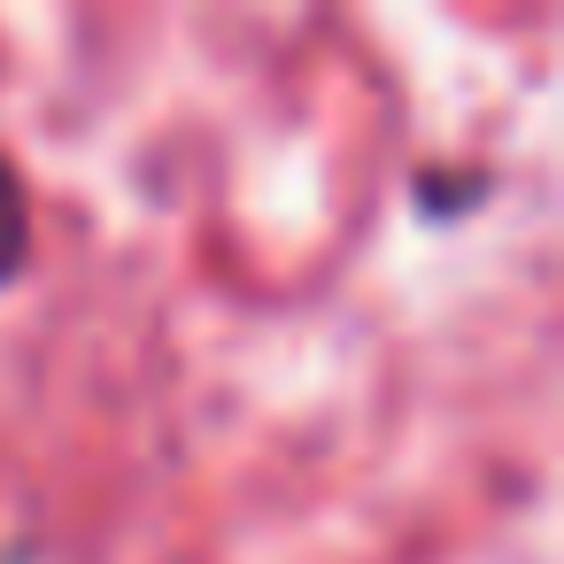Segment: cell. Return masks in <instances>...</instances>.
<instances>
[{
    "instance_id": "obj_1",
    "label": "cell",
    "mask_w": 564,
    "mask_h": 564,
    "mask_svg": "<svg viewBox=\"0 0 564 564\" xmlns=\"http://www.w3.org/2000/svg\"><path fill=\"white\" fill-rule=\"evenodd\" d=\"M24 256H32V194H24L17 163L0 155V286L24 271Z\"/></svg>"
}]
</instances>
